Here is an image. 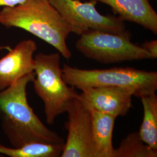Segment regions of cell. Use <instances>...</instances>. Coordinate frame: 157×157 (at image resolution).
Listing matches in <instances>:
<instances>
[{"label": "cell", "instance_id": "cell-4", "mask_svg": "<svg viewBox=\"0 0 157 157\" xmlns=\"http://www.w3.org/2000/svg\"><path fill=\"white\" fill-rule=\"evenodd\" d=\"M59 52L34 56L35 78L32 81L37 95L43 101L47 124H53L56 118L67 112L72 101L79 93L69 86L62 78Z\"/></svg>", "mask_w": 157, "mask_h": 157}, {"label": "cell", "instance_id": "cell-7", "mask_svg": "<svg viewBox=\"0 0 157 157\" xmlns=\"http://www.w3.org/2000/svg\"><path fill=\"white\" fill-rule=\"evenodd\" d=\"M67 136L61 157H98L93 139L90 111L75 98L67 111Z\"/></svg>", "mask_w": 157, "mask_h": 157}, {"label": "cell", "instance_id": "cell-1", "mask_svg": "<svg viewBox=\"0 0 157 157\" xmlns=\"http://www.w3.org/2000/svg\"><path fill=\"white\" fill-rule=\"evenodd\" d=\"M34 78L33 72L0 91L1 126L14 148L33 142L65 143L61 136L45 126L29 104L26 88Z\"/></svg>", "mask_w": 157, "mask_h": 157}, {"label": "cell", "instance_id": "cell-11", "mask_svg": "<svg viewBox=\"0 0 157 157\" xmlns=\"http://www.w3.org/2000/svg\"><path fill=\"white\" fill-rule=\"evenodd\" d=\"M89 110L91 115L93 139L98 157H113L112 137L117 118L95 109Z\"/></svg>", "mask_w": 157, "mask_h": 157}, {"label": "cell", "instance_id": "cell-5", "mask_svg": "<svg viewBox=\"0 0 157 157\" xmlns=\"http://www.w3.org/2000/svg\"><path fill=\"white\" fill-rule=\"evenodd\" d=\"M75 47L85 57L101 63L152 59L151 55L141 46L133 43L129 31L112 33L89 30L80 35Z\"/></svg>", "mask_w": 157, "mask_h": 157}, {"label": "cell", "instance_id": "cell-9", "mask_svg": "<svg viewBox=\"0 0 157 157\" xmlns=\"http://www.w3.org/2000/svg\"><path fill=\"white\" fill-rule=\"evenodd\" d=\"M37 50L34 41L25 40L0 59V91L11 86L24 76L33 72L34 54Z\"/></svg>", "mask_w": 157, "mask_h": 157}, {"label": "cell", "instance_id": "cell-12", "mask_svg": "<svg viewBox=\"0 0 157 157\" xmlns=\"http://www.w3.org/2000/svg\"><path fill=\"white\" fill-rule=\"evenodd\" d=\"M144 116L139 132L141 140L157 151V96L155 93L141 97Z\"/></svg>", "mask_w": 157, "mask_h": 157}, {"label": "cell", "instance_id": "cell-2", "mask_svg": "<svg viewBox=\"0 0 157 157\" xmlns=\"http://www.w3.org/2000/svg\"><path fill=\"white\" fill-rule=\"evenodd\" d=\"M0 23L6 28L22 29L54 47L64 58L72 52L67 40L72 30L49 0H27L0 11Z\"/></svg>", "mask_w": 157, "mask_h": 157}, {"label": "cell", "instance_id": "cell-3", "mask_svg": "<svg viewBox=\"0 0 157 157\" xmlns=\"http://www.w3.org/2000/svg\"><path fill=\"white\" fill-rule=\"evenodd\" d=\"M62 78L66 83L83 90L89 87H118L131 91L141 98L155 93L157 72L132 67H113L107 69H81L63 65Z\"/></svg>", "mask_w": 157, "mask_h": 157}, {"label": "cell", "instance_id": "cell-6", "mask_svg": "<svg viewBox=\"0 0 157 157\" xmlns=\"http://www.w3.org/2000/svg\"><path fill=\"white\" fill-rule=\"evenodd\" d=\"M70 26L72 33L81 35L89 30L112 33H124V21L119 17L104 15L97 10L94 0L82 2L80 0H49Z\"/></svg>", "mask_w": 157, "mask_h": 157}, {"label": "cell", "instance_id": "cell-15", "mask_svg": "<svg viewBox=\"0 0 157 157\" xmlns=\"http://www.w3.org/2000/svg\"><path fill=\"white\" fill-rule=\"evenodd\" d=\"M141 47L146 50L152 57V59H156L157 58V40H154L150 41L144 43Z\"/></svg>", "mask_w": 157, "mask_h": 157}, {"label": "cell", "instance_id": "cell-8", "mask_svg": "<svg viewBox=\"0 0 157 157\" xmlns=\"http://www.w3.org/2000/svg\"><path fill=\"white\" fill-rule=\"evenodd\" d=\"M78 99L87 109L116 118L125 116L132 107L133 93L118 87H89L82 90Z\"/></svg>", "mask_w": 157, "mask_h": 157}, {"label": "cell", "instance_id": "cell-14", "mask_svg": "<svg viewBox=\"0 0 157 157\" xmlns=\"http://www.w3.org/2000/svg\"><path fill=\"white\" fill-rule=\"evenodd\" d=\"M157 151L141 140L139 132L129 133L114 148L113 157H157Z\"/></svg>", "mask_w": 157, "mask_h": 157}, {"label": "cell", "instance_id": "cell-17", "mask_svg": "<svg viewBox=\"0 0 157 157\" xmlns=\"http://www.w3.org/2000/svg\"><path fill=\"white\" fill-rule=\"evenodd\" d=\"M12 48L10 45H0V50L10 51L11 50Z\"/></svg>", "mask_w": 157, "mask_h": 157}, {"label": "cell", "instance_id": "cell-16", "mask_svg": "<svg viewBox=\"0 0 157 157\" xmlns=\"http://www.w3.org/2000/svg\"><path fill=\"white\" fill-rule=\"evenodd\" d=\"M27 0H0V6L13 7L21 4Z\"/></svg>", "mask_w": 157, "mask_h": 157}, {"label": "cell", "instance_id": "cell-13", "mask_svg": "<svg viewBox=\"0 0 157 157\" xmlns=\"http://www.w3.org/2000/svg\"><path fill=\"white\" fill-rule=\"evenodd\" d=\"M64 144L33 142L17 148H9L0 144V154L10 157H61Z\"/></svg>", "mask_w": 157, "mask_h": 157}, {"label": "cell", "instance_id": "cell-10", "mask_svg": "<svg viewBox=\"0 0 157 157\" xmlns=\"http://www.w3.org/2000/svg\"><path fill=\"white\" fill-rule=\"evenodd\" d=\"M109 6L124 21L134 22L157 34V13L149 0H94Z\"/></svg>", "mask_w": 157, "mask_h": 157}]
</instances>
